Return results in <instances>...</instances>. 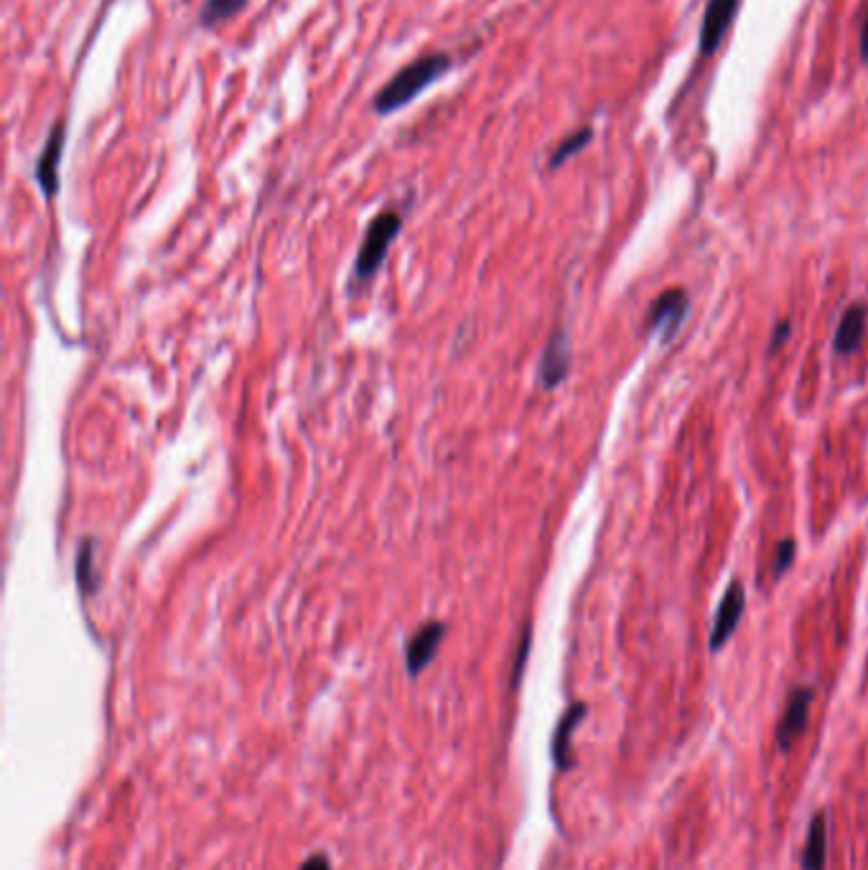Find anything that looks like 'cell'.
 <instances>
[{
    "mask_svg": "<svg viewBox=\"0 0 868 870\" xmlns=\"http://www.w3.org/2000/svg\"><path fill=\"white\" fill-rule=\"evenodd\" d=\"M810 703H812L810 687H797V690L792 692L790 703H787V708H784L782 720L777 723L779 748L787 751V748L802 736V731H805L807 725V710H810Z\"/></svg>",
    "mask_w": 868,
    "mask_h": 870,
    "instance_id": "obj_8",
    "label": "cell"
},
{
    "mask_svg": "<svg viewBox=\"0 0 868 870\" xmlns=\"http://www.w3.org/2000/svg\"><path fill=\"white\" fill-rule=\"evenodd\" d=\"M591 135H594V133H591V128H583V130H578V133L568 135L566 140H560V145L553 151V156H550L548 166L550 168H558L560 163H566L568 158L576 156V153L581 151V148H586L588 140H591Z\"/></svg>",
    "mask_w": 868,
    "mask_h": 870,
    "instance_id": "obj_15",
    "label": "cell"
},
{
    "mask_svg": "<svg viewBox=\"0 0 868 870\" xmlns=\"http://www.w3.org/2000/svg\"><path fill=\"white\" fill-rule=\"evenodd\" d=\"M403 229V214L395 209H385L370 222L364 240L359 245L357 263H354V285H367L377 275V270L385 263L387 250L395 242V237Z\"/></svg>",
    "mask_w": 868,
    "mask_h": 870,
    "instance_id": "obj_2",
    "label": "cell"
},
{
    "mask_svg": "<svg viewBox=\"0 0 868 870\" xmlns=\"http://www.w3.org/2000/svg\"><path fill=\"white\" fill-rule=\"evenodd\" d=\"M74 575H77V586L82 596H92L100 586L95 570V540H84L77 550V563H74Z\"/></svg>",
    "mask_w": 868,
    "mask_h": 870,
    "instance_id": "obj_13",
    "label": "cell"
},
{
    "mask_svg": "<svg viewBox=\"0 0 868 870\" xmlns=\"http://www.w3.org/2000/svg\"><path fill=\"white\" fill-rule=\"evenodd\" d=\"M744 608H746L744 586H741L739 580H731L726 588V593H723L721 606H718L716 621H713L711 652H718V649H721L723 644L731 639V634L739 629V621H741V616H744Z\"/></svg>",
    "mask_w": 868,
    "mask_h": 870,
    "instance_id": "obj_4",
    "label": "cell"
},
{
    "mask_svg": "<svg viewBox=\"0 0 868 870\" xmlns=\"http://www.w3.org/2000/svg\"><path fill=\"white\" fill-rule=\"evenodd\" d=\"M685 313H688V296H685V290L672 288L655 301V306L650 311V324L662 339L670 341L672 336L678 334L680 326H683Z\"/></svg>",
    "mask_w": 868,
    "mask_h": 870,
    "instance_id": "obj_7",
    "label": "cell"
},
{
    "mask_svg": "<svg viewBox=\"0 0 868 870\" xmlns=\"http://www.w3.org/2000/svg\"><path fill=\"white\" fill-rule=\"evenodd\" d=\"M825 850H828V815L818 812L812 817L810 830H807L802 870H825Z\"/></svg>",
    "mask_w": 868,
    "mask_h": 870,
    "instance_id": "obj_12",
    "label": "cell"
},
{
    "mask_svg": "<svg viewBox=\"0 0 868 870\" xmlns=\"http://www.w3.org/2000/svg\"><path fill=\"white\" fill-rule=\"evenodd\" d=\"M301 870H334V868H331V860L319 853V855H311V858L301 865Z\"/></svg>",
    "mask_w": 868,
    "mask_h": 870,
    "instance_id": "obj_18",
    "label": "cell"
},
{
    "mask_svg": "<svg viewBox=\"0 0 868 870\" xmlns=\"http://www.w3.org/2000/svg\"><path fill=\"white\" fill-rule=\"evenodd\" d=\"M586 715H588L586 703H576L566 710L563 718H560L553 736V761L555 766H558V771H568L576 766V759H573L571 753V738H573V731L578 728V723H581Z\"/></svg>",
    "mask_w": 868,
    "mask_h": 870,
    "instance_id": "obj_10",
    "label": "cell"
},
{
    "mask_svg": "<svg viewBox=\"0 0 868 870\" xmlns=\"http://www.w3.org/2000/svg\"><path fill=\"white\" fill-rule=\"evenodd\" d=\"M792 558H795V542H792V540L779 542V547H777V563H774V578H779V575H782L784 570L790 568Z\"/></svg>",
    "mask_w": 868,
    "mask_h": 870,
    "instance_id": "obj_16",
    "label": "cell"
},
{
    "mask_svg": "<svg viewBox=\"0 0 868 870\" xmlns=\"http://www.w3.org/2000/svg\"><path fill=\"white\" fill-rule=\"evenodd\" d=\"M568 369H571V341H568L566 331H555L550 336L548 346H545L543 359H540L538 367V377L543 390H555L568 377Z\"/></svg>",
    "mask_w": 868,
    "mask_h": 870,
    "instance_id": "obj_6",
    "label": "cell"
},
{
    "mask_svg": "<svg viewBox=\"0 0 868 870\" xmlns=\"http://www.w3.org/2000/svg\"><path fill=\"white\" fill-rule=\"evenodd\" d=\"M736 3L739 0H708L703 26H700V51L706 56L713 54L721 44L723 34L731 26V18L736 13Z\"/></svg>",
    "mask_w": 868,
    "mask_h": 870,
    "instance_id": "obj_9",
    "label": "cell"
},
{
    "mask_svg": "<svg viewBox=\"0 0 868 870\" xmlns=\"http://www.w3.org/2000/svg\"><path fill=\"white\" fill-rule=\"evenodd\" d=\"M866 318L868 308L863 303H853L843 318H840L838 329H835V352L838 354H853L861 346L863 334H866Z\"/></svg>",
    "mask_w": 868,
    "mask_h": 870,
    "instance_id": "obj_11",
    "label": "cell"
},
{
    "mask_svg": "<svg viewBox=\"0 0 868 870\" xmlns=\"http://www.w3.org/2000/svg\"><path fill=\"white\" fill-rule=\"evenodd\" d=\"M451 64H454L451 62V56L443 54V51L418 56L415 62H410L408 67L400 69V72L395 74V77H392L380 92H377L372 107H375L377 115H392V112H398L400 107L410 105L420 92L428 90L433 82H438V79L451 69Z\"/></svg>",
    "mask_w": 868,
    "mask_h": 870,
    "instance_id": "obj_1",
    "label": "cell"
},
{
    "mask_svg": "<svg viewBox=\"0 0 868 870\" xmlns=\"http://www.w3.org/2000/svg\"><path fill=\"white\" fill-rule=\"evenodd\" d=\"M527 652H530V626H527L525 634H522L520 649H517V657H515V672H512V687H517V682H520L522 670H525Z\"/></svg>",
    "mask_w": 868,
    "mask_h": 870,
    "instance_id": "obj_17",
    "label": "cell"
},
{
    "mask_svg": "<svg viewBox=\"0 0 868 870\" xmlns=\"http://www.w3.org/2000/svg\"><path fill=\"white\" fill-rule=\"evenodd\" d=\"M245 6L247 0H207V6L199 13V21H202V26L214 28L219 23L235 18Z\"/></svg>",
    "mask_w": 868,
    "mask_h": 870,
    "instance_id": "obj_14",
    "label": "cell"
},
{
    "mask_svg": "<svg viewBox=\"0 0 868 870\" xmlns=\"http://www.w3.org/2000/svg\"><path fill=\"white\" fill-rule=\"evenodd\" d=\"M443 636H446V624H441V621H428L410 636L408 647H405V667H408L410 677H418L433 662L438 647L443 644Z\"/></svg>",
    "mask_w": 868,
    "mask_h": 870,
    "instance_id": "obj_5",
    "label": "cell"
},
{
    "mask_svg": "<svg viewBox=\"0 0 868 870\" xmlns=\"http://www.w3.org/2000/svg\"><path fill=\"white\" fill-rule=\"evenodd\" d=\"M861 56L863 62H868V11H866V21H863V28H861Z\"/></svg>",
    "mask_w": 868,
    "mask_h": 870,
    "instance_id": "obj_20",
    "label": "cell"
},
{
    "mask_svg": "<svg viewBox=\"0 0 868 870\" xmlns=\"http://www.w3.org/2000/svg\"><path fill=\"white\" fill-rule=\"evenodd\" d=\"M64 143H67V120L59 118L46 138L39 161H36V181H39L46 199H54L59 191V161H62Z\"/></svg>",
    "mask_w": 868,
    "mask_h": 870,
    "instance_id": "obj_3",
    "label": "cell"
},
{
    "mask_svg": "<svg viewBox=\"0 0 868 870\" xmlns=\"http://www.w3.org/2000/svg\"><path fill=\"white\" fill-rule=\"evenodd\" d=\"M787 336H790V321H782V324H777V329H774V339L772 344H769V352H777V346L782 344V341H787Z\"/></svg>",
    "mask_w": 868,
    "mask_h": 870,
    "instance_id": "obj_19",
    "label": "cell"
}]
</instances>
